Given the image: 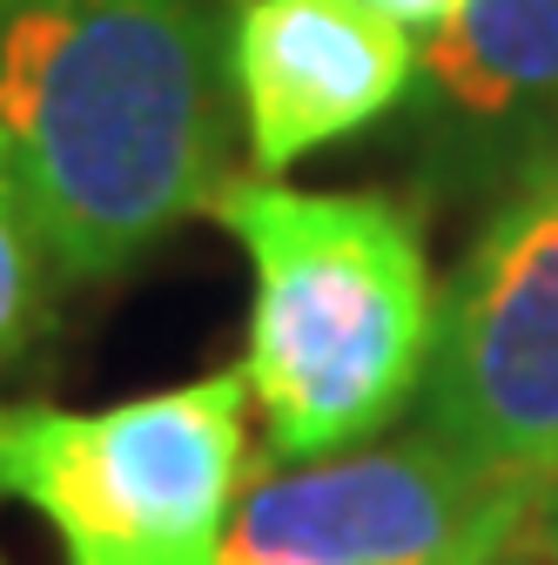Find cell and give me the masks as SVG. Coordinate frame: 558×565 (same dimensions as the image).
<instances>
[{
	"label": "cell",
	"instance_id": "30bf717a",
	"mask_svg": "<svg viewBox=\"0 0 558 565\" xmlns=\"http://www.w3.org/2000/svg\"><path fill=\"white\" fill-rule=\"evenodd\" d=\"M532 532L545 539V552H551V565H558V471H551L545 499H538V519H532Z\"/></svg>",
	"mask_w": 558,
	"mask_h": 565
},
{
	"label": "cell",
	"instance_id": "5b68a950",
	"mask_svg": "<svg viewBox=\"0 0 558 565\" xmlns=\"http://www.w3.org/2000/svg\"><path fill=\"white\" fill-rule=\"evenodd\" d=\"M431 431L477 465L558 471V149L492 209L438 297Z\"/></svg>",
	"mask_w": 558,
	"mask_h": 565
},
{
	"label": "cell",
	"instance_id": "3957f363",
	"mask_svg": "<svg viewBox=\"0 0 558 565\" xmlns=\"http://www.w3.org/2000/svg\"><path fill=\"white\" fill-rule=\"evenodd\" d=\"M243 484V371L101 411L0 404V499H21L67 565H216Z\"/></svg>",
	"mask_w": 558,
	"mask_h": 565
},
{
	"label": "cell",
	"instance_id": "7c38bea8",
	"mask_svg": "<svg viewBox=\"0 0 558 565\" xmlns=\"http://www.w3.org/2000/svg\"><path fill=\"white\" fill-rule=\"evenodd\" d=\"M518 565H525V558H518Z\"/></svg>",
	"mask_w": 558,
	"mask_h": 565
},
{
	"label": "cell",
	"instance_id": "7a4b0ae2",
	"mask_svg": "<svg viewBox=\"0 0 558 565\" xmlns=\"http://www.w3.org/2000/svg\"><path fill=\"white\" fill-rule=\"evenodd\" d=\"M216 223L249 256L243 384L276 458H330L377 438L431 371L438 290L425 236L384 195L236 175Z\"/></svg>",
	"mask_w": 558,
	"mask_h": 565
},
{
	"label": "cell",
	"instance_id": "52a82bcc",
	"mask_svg": "<svg viewBox=\"0 0 558 565\" xmlns=\"http://www.w3.org/2000/svg\"><path fill=\"white\" fill-rule=\"evenodd\" d=\"M425 82L471 121L558 115V0H464L425 41Z\"/></svg>",
	"mask_w": 558,
	"mask_h": 565
},
{
	"label": "cell",
	"instance_id": "8fae6325",
	"mask_svg": "<svg viewBox=\"0 0 558 565\" xmlns=\"http://www.w3.org/2000/svg\"><path fill=\"white\" fill-rule=\"evenodd\" d=\"M0 565H8V558H0Z\"/></svg>",
	"mask_w": 558,
	"mask_h": 565
},
{
	"label": "cell",
	"instance_id": "8992f818",
	"mask_svg": "<svg viewBox=\"0 0 558 565\" xmlns=\"http://www.w3.org/2000/svg\"><path fill=\"white\" fill-rule=\"evenodd\" d=\"M417 47L371 0H236L229 88L256 175L371 128L410 95Z\"/></svg>",
	"mask_w": 558,
	"mask_h": 565
},
{
	"label": "cell",
	"instance_id": "9c48e42d",
	"mask_svg": "<svg viewBox=\"0 0 558 565\" xmlns=\"http://www.w3.org/2000/svg\"><path fill=\"white\" fill-rule=\"evenodd\" d=\"M371 8H384L404 34H444L451 21H458V8H464V0H371Z\"/></svg>",
	"mask_w": 558,
	"mask_h": 565
},
{
	"label": "cell",
	"instance_id": "6da1fadb",
	"mask_svg": "<svg viewBox=\"0 0 558 565\" xmlns=\"http://www.w3.org/2000/svg\"><path fill=\"white\" fill-rule=\"evenodd\" d=\"M229 95L202 0H0V182L82 282L216 209Z\"/></svg>",
	"mask_w": 558,
	"mask_h": 565
},
{
	"label": "cell",
	"instance_id": "ba28073f",
	"mask_svg": "<svg viewBox=\"0 0 558 565\" xmlns=\"http://www.w3.org/2000/svg\"><path fill=\"white\" fill-rule=\"evenodd\" d=\"M47 269H54V256H47L41 230L28 223L14 189L0 182V371L21 358L47 323Z\"/></svg>",
	"mask_w": 558,
	"mask_h": 565
},
{
	"label": "cell",
	"instance_id": "277c9868",
	"mask_svg": "<svg viewBox=\"0 0 558 565\" xmlns=\"http://www.w3.org/2000/svg\"><path fill=\"white\" fill-rule=\"evenodd\" d=\"M545 484L477 465L431 424L410 438L256 471L216 565H505Z\"/></svg>",
	"mask_w": 558,
	"mask_h": 565
}]
</instances>
